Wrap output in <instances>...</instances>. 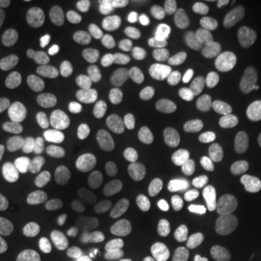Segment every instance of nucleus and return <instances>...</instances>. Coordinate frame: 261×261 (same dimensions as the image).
<instances>
[{
  "label": "nucleus",
  "mask_w": 261,
  "mask_h": 261,
  "mask_svg": "<svg viewBox=\"0 0 261 261\" xmlns=\"http://www.w3.org/2000/svg\"><path fill=\"white\" fill-rule=\"evenodd\" d=\"M151 164L159 173L161 178L181 177L185 163L176 151L171 149H159L152 154Z\"/></svg>",
  "instance_id": "6ab92c4d"
},
{
  "label": "nucleus",
  "mask_w": 261,
  "mask_h": 261,
  "mask_svg": "<svg viewBox=\"0 0 261 261\" xmlns=\"http://www.w3.org/2000/svg\"><path fill=\"white\" fill-rule=\"evenodd\" d=\"M258 155V147L257 140L252 137H237L233 138L226 147L221 155V161L229 173L238 174L247 170Z\"/></svg>",
  "instance_id": "39448f33"
},
{
  "label": "nucleus",
  "mask_w": 261,
  "mask_h": 261,
  "mask_svg": "<svg viewBox=\"0 0 261 261\" xmlns=\"http://www.w3.org/2000/svg\"><path fill=\"white\" fill-rule=\"evenodd\" d=\"M155 261H180V255H178V252L174 248L164 247V248H161L157 252Z\"/></svg>",
  "instance_id": "a19ab883"
},
{
  "label": "nucleus",
  "mask_w": 261,
  "mask_h": 261,
  "mask_svg": "<svg viewBox=\"0 0 261 261\" xmlns=\"http://www.w3.org/2000/svg\"><path fill=\"white\" fill-rule=\"evenodd\" d=\"M132 35L140 45L145 48L160 47L164 41L163 31L148 20H138L132 28Z\"/></svg>",
  "instance_id": "393cba45"
},
{
  "label": "nucleus",
  "mask_w": 261,
  "mask_h": 261,
  "mask_svg": "<svg viewBox=\"0 0 261 261\" xmlns=\"http://www.w3.org/2000/svg\"><path fill=\"white\" fill-rule=\"evenodd\" d=\"M53 39L61 54L68 57L80 56L89 45L90 29L84 18L68 13L57 19L53 29Z\"/></svg>",
  "instance_id": "f03ea898"
},
{
  "label": "nucleus",
  "mask_w": 261,
  "mask_h": 261,
  "mask_svg": "<svg viewBox=\"0 0 261 261\" xmlns=\"http://www.w3.org/2000/svg\"><path fill=\"white\" fill-rule=\"evenodd\" d=\"M247 247L250 254H252L257 260H261V226H255L248 232Z\"/></svg>",
  "instance_id": "4c0bfd02"
},
{
  "label": "nucleus",
  "mask_w": 261,
  "mask_h": 261,
  "mask_svg": "<svg viewBox=\"0 0 261 261\" xmlns=\"http://www.w3.org/2000/svg\"><path fill=\"white\" fill-rule=\"evenodd\" d=\"M70 103L65 97H57L54 103H53V111L56 115L61 116V118H65V115L68 112V108H70Z\"/></svg>",
  "instance_id": "79ce46f5"
},
{
  "label": "nucleus",
  "mask_w": 261,
  "mask_h": 261,
  "mask_svg": "<svg viewBox=\"0 0 261 261\" xmlns=\"http://www.w3.org/2000/svg\"><path fill=\"white\" fill-rule=\"evenodd\" d=\"M44 164V154L39 145L28 142L16 149L10 160V171L20 178H27L37 174Z\"/></svg>",
  "instance_id": "4468645a"
},
{
  "label": "nucleus",
  "mask_w": 261,
  "mask_h": 261,
  "mask_svg": "<svg viewBox=\"0 0 261 261\" xmlns=\"http://www.w3.org/2000/svg\"><path fill=\"white\" fill-rule=\"evenodd\" d=\"M16 231L23 243L39 247L51 238L54 219L47 207L39 203H31L16 216Z\"/></svg>",
  "instance_id": "7ed1b4c3"
},
{
  "label": "nucleus",
  "mask_w": 261,
  "mask_h": 261,
  "mask_svg": "<svg viewBox=\"0 0 261 261\" xmlns=\"http://www.w3.org/2000/svg\"><path fill=\"white\" fill-rule=\"evenodd\" d=\"M10 38V25L5 18L0 16V57L3 56Z\"/></svg>",
  "instance_id": "ea45409f"
},
{
  "label": "nucleus",
  "mask_w": 261,
  "mask_h": 261,
  "mask_svg": "<svg viewBox=\"0 0 261 261\" xmlns=\"http://www.w3.org/2000/svg\"><path fill=\"white\" fill-rule=\"evenodd\" d=\"M177 61L181 73L189 75L190 79H199L206 74V65L203 60L192 48H180L177 53Z\"/></svg>",
  "instance_id": "a878e982"
},
{
  "label": "nucleus",
  "mask_w": 261,
  "mask_h": 261,
  "mask_svg": "<svg viewBox=\"0 0 261 261\" xmlns=\"http://www.w3.org/2000/svg\"><path fill=\"white\" fill-rule=\"evenodd\" d=\"M99 37L115 53H122L129 45V29L125 18L118 12L105 13L99 22Z\"/></svg>",
  "instance_id": "6e6552de"
},
{
  "label": "nucleus",
  "mask_w": 261,
  "mask_h": 261,
  "mask_svg": "<svg viewBox=\"0 0 261 261\" xmlns=\"http://www.w3.org/2000/svg\"><path fill=\"white\" fill-rule=\"evenodd\" d=\"M93 261H118V260H113V258H97V260Z\"/></svg>",
  "instance_id": "49530a36"
},
{
  "label": "nucleus",
  "mask_w": 261,
  "mask_h": 261,
  "mask_svg": "<svg viewBox=\"0 0 261 261\" xmlns=\"http://www.w3.org/2000/svg\"><path fill=\"white\" fill-rule=\"evenodd\" d=\"M38 115L31 109H19L0 121V137L5 141H19L37 128Z\"/></svg>",
  "instance_id": "ddd939ff"
},
{
  "label": "nucleus",
  "mask_w": 261,
  "mask_h": 261,
  "mask_svg": "<svg viewBox=\"0 0 261 261\" xmlns=\"http://www.w3.org/2000/svg\"><path fill=\"white\" fill-rule=\"evenodd\" d=\"M248 64H250V67H251V70L254 73H257L258 75H261V53L254 54V56L250 58Z\"/></svg>",
  "instance_id": "37998d69"
},
{
  "label": "nucleus",
  "mask_w": 261,
  "mask_h": 261,
  "mask_svg": "<svg viewBox=\"0 0 261 261\" xmlns=\"http://www.w3.org/2000/svg\"><path fill=\"white\" fill-rule=\"evenodd\" d=\"M137 219L142 226L157 228L164 222V211L152 203H142L137 211Z\"/></svg>",
  "instance_id": "2f4dec72"
},
{
  "label": "nucleus",
  "mask_w": 261,
  "mask_h": 261,
  "mask_svg": "<svg viewBox=\"0 0 261 261\" xmlns=\"http://www.w3.org/2000/svg\"><path fill=\"white\" fill-rule=\"evenodd\" d=\"M212 248L221 261H250L247 241L232 228H224L215 233Z\"/></svg>",
  "instance_id": "1a4fd4ad"
},
{
  "label": "nucleus",
  "mask_w": 261,
  "mask_h": 261,
  "mask_svg": "<svg viewBox=\"0 0 261 261\" xmlns=\"http://www.w3.org/2000/svg\"><path fill=\"white\" fill-rule=\"evenodd\" d=\"M152 196L161 205L170 207H183L193 202L196 186L189 177L160 178L152 185Z\"/></svg>",
  "instance_id": "20e7f679"
},
{
  "label": "nucleus",
  "mask_w": 261,
  "mask_h": 261,
  "mask_svg": "<svg viewBox=\"0 0 261 261\" xmlns=\"http://www.w3.org/2000/svg\"><path fill=\"white\" fill-rule=\"evenodd\" d=\"M20 212V202L12 195L0 196V226L6 225Z\"/></svg>",
  "instance_id": "473e14b6"
},
{
  "label": "nucleus",
  "mask_w": 261,
  "mask_h": 261,
  "mask_svg": "<svg viewBox=\"0 0 261 261\" xmlns=\"http://www.w3.org/2000/svg\"><path fill=\"white\" fill-rule=\"evenodd\" d=\"M257 8L255 0H226L224 2V10L226 16H245Z\"/></svg>",
  "instance_id": "f704fd0d"
},
{
  "label": "nucleus",
  "mask_w": 261,
  "mask_h": 261,
  "mask_svg": "<svg viewBox=\"0 0 261 261\" xmlns=\"http://www.w3.org/2000/svg\"><path fill=\"white\" fill-rule=\"evenodd\" d=\"M225 126H228V109L221 108V106L207 111L202 119V128L206 134H211V135L221 132Z\"/></svg>",
  "instance_id": "7c9ffc66"
},
{
  "label": "nucleus",
  "mask_w": 261,
  "mask_h": 261,
  "mask_svg": "<svg viewBox=\"0 0 261 261\" xmlns=\"http://www.w3.org/2000/svg\"><path fill=\"white\" fill-rule=\"evenodd\" d=\"M215 211L206 200H199L192 205L187 215V231L193 237H203L211 229L214 222Z\"/></svg>",
  "instance_id": "f3484780"
},
{
  "label": "nucleus",
  "mask_w": 261,
  "mask_h": 261,
  "mask_svg": "<svg viewBox=\"0 0 261 261\" xmlns=\"http://www.w3.org/2000/svg\"><path fill=\"white\" fill-rule=\"evenodd\" d=\"M5 255L8 261H45V251L32 244H10L6 248Z\"/></svg>",
  "instance_id": "cd10ccee"
},
{
  "label": "nucleus",
  "mask_w": 261,
  "mask_h": 261,
  "mask_svg": "<svg viewBox=\"0 0 261 261\" xmlns=\"http://www.w3.org/2000/svg\"><path fill=\"white\" fill-rule=\"evenodd\" d=\"M147 80L159 89L174 90L183 82V73L180 67L173 63L157 61L147 68Z\"/></svg>",
  "instance_id": "2eb2a0df"
},
{
  "label": "nucleus",
  "mask_w": 261,
  "mask_h": 261,
  "mask_svg": "<svg viewBox=\"0 0 261 261\" xmlns=\"http://www.w3.org/2000/svg\"><path fill=\"white\" fill-rule=\"evenodd\" d=\"M199 5V22L205 29L219 28L225 20L226 13L224 10L222 0H202Z\"/></svg>",
  "instance_id": "5701e85b"
},
{
  "label": "nucleus",
  "mask_w": 261,
  "mask_h": 261,
  "mask_svg": "<svg viewBox=\"0 0 261 261\" xmlns=\"http://www.w3.org/2000/svg\"><path fill=\"white\" fill-rule=\"evenodd\" d=\"M99 245L113 260H128L140 251L141 240L137 231L122 219H111L103 225Z\"/></svg>",
  "instance_id": "f257e3e1"
},
{
  "label": "nucleus",
  "mask_w": 261,
  "mask_h": 261,
  "mask_svg": "<svg viewBox=\"0 0 261 261\" xmlns=\"http://www.w3.org/2000/svg\"><path fill=\"white\" fill-rule=\"evenodd\" d=\"M71 235H73L75 247L82 255L92 258L99 252V248H100L99 240L96 238L92 226H89L87 224H77L73 228Z\"/></svg>",
  "instance_id": "b1692460"
},
{
  "label": "nucleus",
  "mask_w": 261,
  "mask_h": 261,
  "mask_svg": "<svg viewBox=\"0 0 261 261\" xmlns=\"http://www.w3.org/2000/svg\"><path fill=\"white\" fill-rule=\"evenodd\" d=\"M238 96L248 103H258L261 100V80L260 79H245L238 86Z\"/></svg>",
  "instance_id": "72a5a7b5"
},
{
  "label": "nucleus",
  "mask_w": 261,
  "mask_h": 261,
  "mask_svg": "<svg viewBox=\"0 0 261 261\" xmlns=\"http://www.w3.org/2000/svg\"><path fill=\"white\" fill-rule=\"evenodd\" d=\"M255 41H257L258 45H261V27L257 29V32H255Z\"/></svg>",
  "instance_id": "c03bdc74"
},
{
  "label": "nucleus",
  "mask_w": 261,
  "mask_h": 261,
  "mask_svg": "<svg viewBox=\"0 0 261 261\" xmlns=\"http://www.w3.org/2000/svg\"><path fill=\"white\" fill-rule=\"evenodd\" d=\"M257 147H258V155H261V138L257 141Z\"/></svg>",
  "instance_id": "a18cd8bd"
},
{
  "label": "nucleus",
  "mask_w": 261,
  "mask_h": 261,
  "mask_svg": "<svg viewBox=\"0 0 261 261\" xmlns=\"http://www.w3.org/2000/svg\"><path fill=\"white\" fill-rule=\"evenodd\" d=\"M245 185L237 176H226L218 187V199L228 209H237L245 200Z\"/></svg>",
  "instance_id": "412c9836"
},
{
  "label": "nucleus",
  "mask_w": 261,
  "mask_h": 261,
  "mask_svg": "<svg viewBox=\"0 0 261 261\" xmlns=\"http://www.w3.org/2000/svg\"><path fill=\"white\" fill-rule=\"evenodd\" d=\"M145 142H147V137L141 123L129 121L122 126L121 135H119V147L123 152L129 155L138 154L144 149Z\"/></svg>",
  "instance_id": "4be33fe9"
},
{
  "label": "nucleus",
  "mask_w": 261,
  "mask_h": 261,
  "mask_svg": "<svg viewBox=\"0 0 261 261\" xmlns=\"http://www.w3.org/2000/svg\"><path fill=\"white\" fill-rule=\"evenodd\" d=\"M73 145L84 154L96 157H111L118 149V142L112 135L99 129L79 130L73 138Z\"/></svg>",
  "instance_id": "9b49d317"
},
{
  "label": "nucleus",
  "mask_w": 261,
  "mask_h": 261,
  "mask_svg": "<svg viewBox=\"0 0 261 261\" xmlns=\"http://www.w3.org/2000/svg\"><path fill=\"white\" fill-rule=\"evenodd\" d=\"M199 261H211V260H206V258H202V260H199Z\"/></svg>",
  "instance_id": "de8ad7c7"
},
{
  "label": "nucleus",
  "mask_w": 261,
  "mask_h": 261,
  "mask_svg": "<svg viewBox=\"0 0 261 261\" xmlns=\"http://www.w3.org/2000/svg\"><path fill=\"white\" fill-rule=\"evenodd\" d=\"M37 80V67L27 57H18L10 61L3 73V83L10 93H25Z\"/></svg>",
  "instance_id": "9d476101"
},
{
  "label": "nucleus",
  "mask_w": 261,
  "mask_h": 261,
  "mask_svg": "<svg viewBox=\"0 0 261 261\" xmlns=\"http://www.w3.org/2000/svg\"><path fill=\"white\" fill-rule=\"evenodd\" d=\"M174 145H176V152L183 160L185 164L193 166L203 159V147L193 130H178L174 137Z\"/></svg>",
  "instance_id": "a211bd4d"
},
{
  "label": "nucleus",
  "mask_w": 261,
  "mask_h": 261,
  "mask_svg": "<svg viewBox=\"0 0 261 261\" xmlns=\"http://www.w3.org/2000/svg\"><path fill=\"white\" fill-rule=\"evenodd\" d=\"M181 5L177 0H160L154 5L152 13L154 18L164 25H173L176 23L180 15Z\"/></svg>",
  "instance_id": "c756f323"
},
{
  "label": "nucleus",
  "mask_w": 261,
  "mask_h": 261,
  "mask_svg": "<svg viewBox=\"0 0 261 261\" xmlns=\"http://www.w3.org/2000/svg\"><path fill=\"white\" fill-rule=\"evenodd\" d=\"M65 119L70 122L71 126H74L80 130L96 129V126L100 122L99 113L96 112L93 106L87 102L70 103Z\"/></svg>",
  "instance_id": "aec40b11"
},
{
  "label": "nucleus",
  "mask_w": 261,
  "mask_h": 261,
  "mask_svg": "<svg viewBox=\"0 0 261 261\" xmlns=\"http://www.w3.org/2000/svg\"><path fill=\"white\" fill-rule=\"evenodd\" d=\"M54 167L65 181L73 185L83 183L90 174L89 163L80 154L67 148L57 151L54 155Z\"/></svg>",
  "instance_id": "f8f14e48"
},
{
  "label": "nucleus",
  "mask_w": 261,
  "mask_h": 261,
  "mask_svg": "<svg viewBox=\"0 0 261 261\" xmlns=\"http://www.w3.org/2000/svg\"><path fill=\"white\" fill-rule=\"evenodd\" d=\"M119 102V93L113 89H109L106 90L105 93H102L99 97H97V102H96V106L99 111H103V112H108L113 109L116 105Z\"/></svg>",
  "instance_id": "e433bc0d"
},
{
  "label": "nucleus",
  "mask_w": 261,
  "mask_h": 261,
  "mask_svg": "<svg viewBox=\"0 0 261 261\" xmlns=\"http://www.w3.org/2000/svg\"><path fill=\"white\" fill-rule=\"evenodd\" d=\"M205 54L215 63L231 61L243 49V37L237 31L215 32L205 41Z\"/></svg>",
  "instance_id": "423d86ee"
},
{
  "label": "nucleus",
  "mask_w": 261,
  "mask_h": 261,
  "mask_svg": "<svg viewBox=\"0 0 261 261\" xmlns=\"http://www.w3.org/2000/svg\"><path fill=\"white\" fill-rule=\"evenodd\" d=\"M19 0H0V16H12L20 10Z\"/></svg>",
  "instance_id": "58836bf2"
},
{
  "label": "nucleus",
  "mask_w": 261,
  "mask_h": 261,
  "mask_svg": "<svg viewBox=\"0 0 261 261\" xmlns=\"http://www.w3.org/2000/svg\"><path fill=\"white\" fill-rule=\"evenodd\" d=\"M261 122L260 113L243 108V106H231L228 109V126L237 129H252L258 126Z\"/></svg>",
  "instance_id": "bb28decb"
},
{
  "label": "nucleus",
  "mask_w": 261,
  "mask_h": 261,
  "mask_svg": "<svg viewBox=\"0 0 261 261\" xmlns=\"http://www.w3.org/2000/svg\"><path fill=\"white\" fill-rule=\"evenodd\" d=\"M100 77H102V73L100 70L97 68H92L89 71H86L80 77V90L84 96H89L92 94L97 89V86L100 83Z\"/></svg>",
  "instance_id": "c9c22d12"
},
{
  "label": "nucleus",
  "mask_w": 261,
  "mask_h": 261,
  "mask_svg": "<svg viewBox=\"0 0 261 261\" xmlns=\"http://www.w3.org/2000/svg\"><path fill=\"white\" fill-rule=\"evenodd\" d=\"M74 205L82 214L100 216L112 211L115 199L112 193L105 187L84 186L74 193Z\"/></svg>",
  "instance_id": "0eeeda50"
},
{
  "label": "nucleus",
  "mask_w": 261,
  "mask_h": 261,
  "mask_svg": "<svg viewBox=\"0 0 261 261\" xmlns=\"http://www.w3.org/2000/svg\"><path fill=\"white\" fill-rule=\"evenodd\" d=\"M164 111L176 125L186 128L196 121V116L199 113V103L192 97L174 96L166 102Z\"/></svg>",
  "instance_id": "dca6fc26"
},
{
  "label": "nucleus",
  "mask_w": 261,
  "mask_h": 261,
  "mask_svg": "<svg viewBox=\"0 0 261 261\" xmlns=\"http://www.w3.org/2000/svg\"><path fill=\"white\" fill-rule=\"evenodd\" d=\"M203 87L215 97H225L231 93V83L222 70L211 68L203 75Z\"/></svg>",
  "instance_id": "c85d7f7f"
}]
</instances>
